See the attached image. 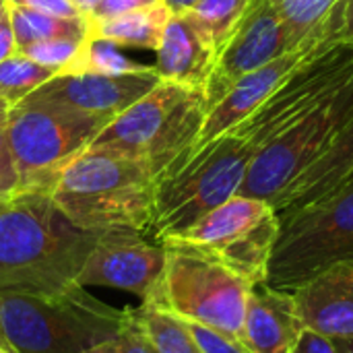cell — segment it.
Listing matches in <instances>:
<instances>
[{"instance_id":"obj_1","label":"cell","mask_w":353,"mask_h":353,"mask_svg":"<svg viewBox=\"0 0 353 353\" xmlns=\"http://www.w3.org/2000/svg\"><path fill=\"white\" fill-rule=\"evenodd\" d=\"M97 234L77 228L48 192L0 199V292L60 294L79 285Z\"/></svg>"},{"instance_id":"obj_2","label":"cell","mask_w":353,"mask_h":353,"mask_svg":"<svg viewBox=\"0 0 353 353\" xmlns=\"http://www.w3.org/2000/svg\"><path fill=\"white\" fill-rule=\"evenodd\" d=\"M155 178L141 159L87 147L54 182L50 196L81 230H134L149 236Z\"/></svg>"},{"instance_id":"obj_3","label":"cell","mask_w":353,"mask_h":353,"mask_svg":"<svg viewBox=\"0 0 353 353\" xmlns=\"http://www.w3.org/2000/svg\"><path fill=\"white\" fill-rule=\"evenodd\" d=\"M124 310L74 285L60 294L0 292V343L12 353H89L112 339Z\"/></svg>"},{"instance_id":"obj_4","label":"cell","mask_w":353,"mask_h":353,"mask_svg":"<svg viewBox=\"0 0 353 353\" xmlns=\"http://www.w3.org/2000/svg\"><path fill=\"white\" fill-rule=\"evenodd\" d=\"M207 116L205 91L163 81L101 128L89 147L141 159L155 180L188 157Z\"/></svg>"},{"instance_id":"obj_5","label":"cell","mask_w":353,"mask_h":353,"mask_svg":"<svg viewBox=\"0 0 353 353\" xmlns=\"http://www.w3.org/2000/svg\"><path fill=\"white\" fill-rule=\"evenodd\" d=\"M254 145L236 132H225L155 180L151 240H165L196 223L203 215L238 194Z\"/></svg>"},{"instance_id":"obj_6","label":"cell","mask_w":353,"mask_h":353,"mask_svg":"<svg viewBox=\"0 0 353 353\" xmlns=\"http://www.w3.org/2000/svg\"><path fill=\"white\" fill-rule=\"evenodd\" d=\"M353 261V176L281 219L267 285L294 292L321 271Z\"/></svg>"},{"instance_id":"obj_7","label":"cell","mask_w":353,"mask_h":353,"mask_svg":"<svg viewBox=\"0 0 353 353\" xmlns=\"http://www.w3.org/2000/svg\"><path fill=\"white\" fill-rule=\"evenodd\" d=\"M161 244L165 246L163 273L145 302L180 321L205 325L240 339L252 285L201 250Z\"/></svg>"},{"instance_id":"obj_8","label":"cell","mask_w":353,"mask_h":353,"mask_svg":"<svg viewBox=\"0 0 353 353\" xmlns=\"http://www.w3.org/2000/svg\"><path fill=\"white\" fill-rule=\"evenodd\" d=\"M105 122L62 105L23 99L12 105L4 134L17 174L14 192H48L60 172L83 153ZM12 192V194H14Z\"/></svg>"},{"instance_id":"obj_9","label":"cell","mask_w":353,"mask_h":353,"mask_svg":"<svg viewBox=\"0 0 353 353\" xmlns=\"http://www.w3.org/2000/svg\"><path fill=\"white\" fill-rule=\"evenodd\" d=\"M279 230L281 219L271 203L236 194L161 242L201 250L256 288L267 283Z\"/></svg>"},{"instance_id":"obj_10","label":"cell","mask_w":353,"mask_h":353,"mask_svg":"<svg viewBox=\"0 0 353 353\" xmlns=\"http://www.w3.org/2000/svg\"><path fill=\"white\" fill-rule=\"evenodd\" d=\"M352 114L353 79L252 155L238 194L273 205L327 151Z\"/></svg>"},{"instance_id":"obj_11","label":"cell","mask_w":353,"mask_h":353,"mask_svg":"<svg viewBox=\"0 0 353 353\" xmlns=\"http://www.w3.org/2000/svg\"><path fill=\"white\" fill-rule=\"evenodd\" d=\"M353 79V48L341 37L312 50L234 130L259 151Z\"/></svg>"},{"instance_id":"obj_12","label":"cell","mask_w":353,"mask_h":353,"mask_svg":"<svg viewBox=\"0 0 353 353\" xmlns=\"http://www.w3.org/2000/svg\"><path fill=\"white\" fill-rule=\"evenodd\" d=\"M165 265V246L134 230L99 232L79 273L81 288H112L141 302L155 292Z\"/></svg>"},{"instance_id":"obj_13","label":"cell","mask_w":353,"mask_h":353,"mask_svg":"<svg viewBox=\"0 0 353 353\" xmlns=\"http://www.w3.org/2000/svg\"><path fill=\"white\" fill-rule=\"evenodd\" d=\"M288 52L285 31L269 0H250L232 35L221 46L205 85L207 112L242 77L259 70Z\"/></svg>"},{"instance_id":"obj_14","label":"cell","mask_w":353,"mask_h":353,"mask_svg":"<svg viewBox=\"0 0 353 353\" xmlns=\"http://www.w3.org/2000/svg\"><path fill=\"white\" fill-rule=\"evenodd\" d=\"M159 83L153 66L126 74H56L27 99L54 103L110 124Z\"/></svg>"},{"instance_id":"obj_15","label":"cell","mask_w":353,"mask_h":353,"mask_svg":"<svg viewBox=\"0 0 353 353\" xmlns=\"http://www.w3.org/2000/svg\"><path fill=\"white\" fill-rule=\"evenodd\" d=\"M292 294L306 331L353 341V261L321 271Z\"/></svg>"},{"instance_id":"obj_16","label":"cell","mask_w":353,"mask_h":353,"mask_svg":"<svg viewBox=\"0 0 353 353\" xmlns=\"http://www.w3.org/2000/svg\"><path fill=\"white\" fill-rule=\"evenodd\" d=\"M325 46V43H323ZM316 50V48H312ZM312 50H300V52H285L273 62L261 66L259 70L242 77L215 105L209 108L203 128L199 132V139L194 143V149H201L203 145L215 141L217 137L234 130L240 122H244L254 110H259L265 99L275 91V87L312 52ZM190 151V153H192Z\"/></svg>"},{"instance_id":"obj_17","label":"cell","mask_w":353,"mask_h":353,"mask_svg":"<svg viewBox=\"0 0 353 353\" xmlns=\"http://www.w3.org/2000/svg\"><path fill=\"white\" fill-rule=\"evenodd\" d=\"M292 292L269 288L250 290L240 339L254 353H292L304 335Z\"/></svg>"},{"instance_id":"obj_18","label":"cell","mask_w":353,"mask_h":353,"mask_svg":"<svg viewBox=\"0 0 353 353\" xmlns=\"http://www.w3.org/2000/svg\"><path fill=\"white\" fill-rule=\"evenodd\" d=\"M155 54L159 79L203 91L217 60L215 46L184 12H172Z\"/></svg>"},{"instance_id":"obj_19","label":"cell","mask_w":353,"mask_h":353,"mask_svg":"<svg viewBox=\"0 0 353 353\" xmlns=\"http://www.w3.org/2000/svg\"><path fill=\"white\" fill-rule=\"evenodd\" d=\"M353 176V114L339 128L327 151L273 203L279 219L319 201Z\"/></svg>"},{"instance_id":"obj_20","label":"cell","mask_w":353,"mask_h":353,"mask_svg":"<svg viewBox=\"0 0 353 353\" xmlns=\"http://www.w3.org/2000/svg\"><path fill=\"white\" fill-rule=\"evenodd\" d=\"M288 39V52L312 50L341 39L347 0H269Z\"/></svg>"},{"instance_id":"obj_21","label":"cell","mask_w":353,"mask_h":353,"mask_svg":"<svg viewBox=\"0 0 353 353\" xmlns=\"http://www.w3.org/2000/svg\"><path fill=\"white\" fill-rule=\"evenodd\" d=\"M172 17L168 4H157L149 8H139L112 19L87 21V37H103L118 46H132L145 50H157L163 29Z\"/></svg>"},{"instance_id":"obj_22","label":"cell","mask_w":353,"mask_h":353,"mask_svg":"<svg viewBox=\"0 0 353 353\" xmlns=\"http://www.w3.org/2000/svg\"><path fill=\"white\" fill-rule=\"evenodd\" d=\"M8 17H10V25L14 31L17 50L33 41H41V39L62 37V39L85 41L89 35L85 17H77V19L54 17V14L37 12V10L17 6V4H8Z\"/></svg>"},{"instance_id":"obj_23","label":"cell","mask_w":353,"mask_h":353,"mask_svg":"<svg viewBox=\"0 0 353 353\" xmlns=\"http://www.w3.org/2000/svg\"><path fill=\"white\" fill-rule=\"evenodd\" d=\"M122 46L103 39V37H87L74 60L58 74H81V72H93V74H126V72H139L149 68L147 64L130 60L122 50Z\"/></svg>"},{"instance_id":"obj_24","label":"cell","mask_w":353,"mask_h":353,"mask_svg":"<svg viewBox=\"0 0 353 353\" xmlns=\"http://www.w3.org/2000/svg\"><path fill=\"white\" fill-rule=\"evenodd\" d=\"M137 314L157 353H203L199 350L186 323L178 316L149 304L141 302Z\"/></svg>"},{"instance_id":"obj_25","label":"cell","mask_w":353,"mask_h":353,"mask_svg":"<svg viewBox=\"0 0 353 353\" xmlns=\"http://www.w3.org/2000/svg\"><path fill=\"white\" fill-rule=\"evenodd\" d=\"M248 4L250 0H196L184 14L205 33L219 54Z\"/></svg>"},{"instance_id":"obj_26","label":"cell","mask_w":353,"mask_h":353,"mask_svg":"<svg viewBox=\"0 0 353 353\" xmlns=\"http://www.w3.org/2000/svg\"><path fill=\"white\" fill-rule=\"evenodd\" d=\"M56 74L58 72L54 68L41 66L17 52L0 62V97L12 108Z\"/></svg>"},{"instance_id":"obj_27","label":"cell","mask_w":353,"mask_h":353,"mask_svg":"<svg viewBox=\"0 0 353 353\" xmlns=\"http://www.w3.org/2000/svg\"><path fill=\"white\" fill-rule=\"evenodd\" d=\"M89 353H157V352H155V347H153V343H151V339H149V335H147V331H145V327H143V323H141V319H139L137 310H132V308H124V321H122L120 331H118L112 339H108V341H103V343H99V345L91 347Z\"/></svg>"},{"instance_id":"obj_28","label":"cell","mask_w":353,"mask_h":353,"mask_svg":"<svg viewBox=\"0 0 353 353\" xmlns=\"http://www.w3.org/2000/svg\"><path fill=\"white\" fill-rule=\"evenodd\" d=\"M83 41L77 39H41V41H33L25 48H21L19 52L27 58H31L33 62L54 68L56 72H62L77 56L79 48Z\"/></svg>"},{"instance_id":"obj_29","label":"cell","mask_w":353,"mask_h":353,"mask_svg":"<svg viewBox=\"0 0 353 353\" xmlns=\"http://www.w3.org/2000/svg\"><path fill=\"white\" fill-rule=\"evenodd\" d=\"M186 327L192 333L199 350L203 353H254L242 339L225 335V333L215 331L211 327L196 325V323H186Z\"/></svg>"},{"instance_id":"obj_30","label":"cell","mask_w":353,"mask_h":353,"mask_svg":"<svg viewBox=\"0 0 353 353\" xmlns=\"http://www.w3.org/2000/svg\"><path fill=\"white\" fill-rule=\"evenodd\" d=\"M157 4H165V0H99V4L95 6V10L91 12V17L87 21L112 19V17H118L124 12H132V10L157 6Z\"/></svg>"},{"instance_id":"obj_31","label":"cell","mask_w":353,"mask_h":353,"mask_svg":"<svg viewBox=\"0 0 353 353\" xmlns=\"http://www.w3.org/2000/svg\"><path fill=\"white\" fill-rule=\"evenodd\" d=\"M6 2L17 4V6H25V8L37 10V12L54 14V17H66V19L83 17L70 0H6Z\"/></svg>"},{"instance_id":"obj_32","label":"cell","mask_w":353,"mask_h":353,"mask_svg":"<svg viewBox=\"0 0 353 353\" xmlns=\"http://www.w3.org/2000/svg\"><path fill=\"white\" fill-rule=\"evenodd\" d=\"M14 190H17V174L12 168L4 126H0V192H2V196H8Z\"/></svg>"},{"instance_id":"obj_33","label":"cell","mask_w":353,"mask_h":353,"mask_svg":"<svg viewBox=\"0 0 353 353\" xmlns=\"http://www.w3.org/2000/svg\"><path fill=\"white\" fill-rule=\"evenodd\" d=\"M292 353H337V347L331 339L316 335L312 331H304V335L300 337L296 350Z\"/></svg>"},{"instance_id":"obj_34","label":"cell","mask_w":353,"mask_h":353,"mask_svg":"<svg viewBox=\"0 0 353 353\" xmlns=\"http://www.w3.org/2000/svg\"><path fill=\"white\" fill-rule=\"evenodd\" d=\"M19 50H17V41H14V31H12V25H10V17H8V4H6V10L4 14L0 17V62L14 56Z\"/></svg>"},{"instance_id":"obj_35","label":"cell","mask_w":353,"mask_h":353,"mask_svg":"<svg viewBox=\"0 0 353 353\" xmlns=\"http://www.w3.org/2000/svg\"><path fill=\"white\" fill-rule=\"evenodd\" d=\"M341 35L343 39L353 48V0L345 2L343 8V25H341Z\"/></svg>"},{"instance_id":"obj_36","label":"cell","mask_w":353,"mask_h":353,"mask_svg":"<svg viewBox=\"0 0 353 353\" xmlns=\"http://www.w3.org/2000/svg\"><path fill=\"white\" fill-rule=\"evenodd\" d=\"M70 2L79 8V12H81L85 19H89L91 12L95 10V6L99 4V0H70Z\"/></svg>"},{"instance_id":"obj_37","label":"cell","mask_w":353,"mask_h":353,"mask_svg":"<svg viewBox=\"0 0 353 353\" xmlns=\"http://www.w3.org/2000/svg\"><path fill=\"white\" fill-rule=\"evenodd\" d=\"M194 2L196 0H165V4L172 12H186Z\"/></svg>"},{"instance_id":"obj_38","label":"cell","mask_w":353,"mask_h":353,"mask_svg":"<svg viewBox=\"0 0 353 353\" xmlns=\"http://www.w3.org/2000/svg\"><path fill=\"white\" fill-rule=\"evenodd\" d=\"M8 112H10V105L0 97V126L6 124V118H8Z\"/></svg>"},{"instance_id":"obj_39","label":"cell","mask_w":353,"mask_h":353,"mask_svg":"<svg viewBox=\"0 0 353 353\" xmlns=\"http://www.w3.org/2000/svg\"><path fill=\"white\" fill-rule=\"evenodd\" d=\"M337 353H353V341H333Z\"/></svg>"},{"instance_id":"obj_40","label":"cell","mask_w":353,"mask_h":353,"mask_svg":"<svg viewBox=\"0 0 353 353\" xmlns=\"http://www.w3.org/2000/svg\"><path fill=\"white\" fill-rule=\"evenodd\" d=\"M6 4H8L6 0H0V17L4 14V10H6Z\"/></svg>"},{"instance_id":"obj_41","label":"cell","mask_w":353,"mask_h":353,"mask_svg":"<svg viewBox=\"0 0 353 353\" xmlns=\"http://www.w3.org/2000/svg\"><path fill=\"white\" fill-rule=\"evenodd\" d=\"M0 353H12V352H10V350H8L6 345H2V343H0Z\"/></svg>"},{"instance_id":"obj_42","label":"cell","mask_w":353,"mask_h":353,"mask_svg":"<svg viewBox=\"0 0 353 353\" xmlns=\"http://www.w3.org/2000/svg\"><path fill=\"white\" fill-rule=\"evenodd\" d=\"M0 199H4V196H2V192H0Z\"/></svg>"}]
</instances>
